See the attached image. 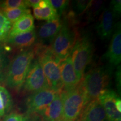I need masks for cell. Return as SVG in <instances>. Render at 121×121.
Returning <instances> with one entry per match:
<instances>
[{"instance_id":"1","label":"cell","mask_w":121,"mask_h":121,"mask_svg":"<svg viewBox=\"0 0 121 121\" xmlns=\"http://www.w3.org/2000/svg\"><path fill=\"white\" fill-rule=\"evenodd\" d=\"M35 58L34 46L16 54L9 63L3 83L9 88L19 90L25 82L29 67Z\"/></svg>"},{"instance_id":"2","label":"cell","mask_w":121,"mask_h":121,"mask_svg":"<svg viewBox=\"0 0 121 121\" xmlns=\"http://www.w3.org/2000/svg\"><path fill=\"white\" fill-rule=\"evenodd\" d=\"M35 57L43 69L48 88L56 91L63 90L60 69V61L54 55L49 46L37 43L34 45Z\"/></svg>"},{"instance_id":"3","label":"cell","mask_w":121,"mask_h":121,"mask_svg":"<svg viewBox=\"0 0 121 121\" xmlns=\"http://www.w3.org/2000/svg\"><path fill=\"white\" fill-rule=\"evenodd\" d=\"M110 76V69L104 66L93 68L84 75L81 82L89 102L108 89Z\"/></svg>"},{"instance_id":"4","label":"cell","mask_w":121,"mask_h":121,"mask_svg":"<svg viewBox=\"0 0 121 121\" xmlns=\"http://www.w3.org/2000/svg\"><path fill=\"white\" fill-rule=\"evenodd\" d=\"M63 98V121H75L89 102L80 81L75 88L62 90Z\"/></svg>"},{"instance_id":"5","label":"cell","mask_w":121,"mask_h":121,"mask_svg":"<svg viewBox=\"0 0 121 121\" xmlns=\"http://www.w3.org/2000/svg\"><path fill=\"white\" fill-rule=\"evenodd\" d=\"M93 45L87 36L78 38L69 56L78 78L82 80L86 68L93 55Z\"/></svg>"},{"instance_id":"6","label":"cell","mask_w":121,"mask_h":121,"mask_svg":"<svg viewBox=\"0 0 121 121\" xmlns=\"http://www.w3.org/2000/svg\"><path fill=\"white\" fill-rule=\"evenodd\" d=\"M77 39V34L72 25L63 20L62 26L49 47L54 55L60 61L69 56Z\"/></svg>"},{"instance_id":"7","label":"cell","mask_w":121,"mask_h":121,"mask_svg":"<svg viewBox=\"0 0 121 121\" xmlns=\"http://www.w3.org/2000/svg\"><path fill=\"white\" fill-rule=\"evenodd\" d=\"M22 87H24V90L33 92V93L48 88L43 69L39 61L35 57L30 65Z\"/></svg>"},{"instance_id":"8","label":"cell","mask_w":121,"mask_h":121,"mask_svg":"<svg viewBox=\"0 0 121 121\" xmlns=\"http://www.w3.org/2000/svg\"><path fill=\"white\" fill-rule=\"evenodd\" d=\"M60 92L47 88L31 94L26 101V113H38L53 100Z\"/></svg>"},{"instance_id":"9","label":"cell","mask_w":121,"mask_h":121,"mask_svg":"<svg viewBox=\"0 0 121 121\" xmlns=\"http://www.w3.org/2000/svg\"><path fill=\"white\" fill-rule=\"evenodd\" d=\"M63 24V20L60 19V16L43 23L36 31L37 43L45 46H50L61 29Z\"/></svg>"},{"instance_id":"10","label":"cell","mask_w":121,"mask_h":121,"mask_svg":"<svg viewBox=\"0 0 121 121\" xmlns=\"http://www.w3.org/2000/svg\"><path fill=\"white\" fill-rule=\"evenodd\" d=\"M104 57L110 65L117 66L121 60V22L116 24L108 51Z\"/></svg>"},{"instance_id":"11","label":"cell","mask_w":121,"mask_h":121,"mask_svg":"<svg viewBox=\"0 0 121 121\" xmlns=\"http://www.w3.org/2000/svg\"><path fill=\"white\" fill-rule=\"evenodd\" d=\"M60 76L63 85L62 90H69L75 88L80 84V80L76 73L70 56L60 63Z\"/></svg>"},{"instance_id":"12","label":"cell","mask_w":121,"mask_h":121,"mask_svg":"<svg viewBox=\"0 0 121 121\" xmlns=\"http://www.w3.org/2000/svg\"><path fill=\"white\" fill-rule=\"evenodd\" d=\"M61 91L57 94L46 108L37 113L43 121H63V98Z\"/></svg>"},{"instance_id":"13","label":"cell","mask_w":121,"mask_h":121,"mask_svg":"<svg viewBox=\"0 0 121 121\" xmlns=\"http://www.w3.org/2000/svg\"><path fill=\"white\" fill-rule=\"evenodd\" d=\"M118 96L114 90L107 89L98 97V99L105 110L108 121H114L121 118V113L116 108L115 102Z\"/></svg>"},{"instance_id":"14","label":"cell","mask_w":121,"mask_h":121,"mask_svg":"<svg viewBox=\"0 0 121 121\" xmlns=\"http://www.w3.org/2000/svg\"><path fill=\"white\" fill-rule=\"evenodd\" d=\"M116 15L109 7L104 9L102 11L100 21L96 27V31L100 38L103 40L108 39L112 35L116 26Z\"/></svg>"},{"instance_id":"15","label":"cell","mask_w":121,"mask_h":121,"mask_svg":"<svg viewBox=\"0 0 121 121\" xmlns=\"http://www.w3.org/2000/svg\"><path fill=\"white\" fill-rule=\"evenodd\" d=\"M77 121H105V110L98 99L93 100L85 107Z\"/></svg>"},{"instance_id":"16","label":"cell","mask_w":121,"mask_h":121,"mask_svg":"<svg viewBox=\"0 0 121 121\" xmlns=\"http://www.w3.org/2000/svg\"><path fill=\"white\" fill-rule=\"evenodd\" d=\"M4 42L19 49H25L32 47L37 43L36 30L34 29L27 33L9 36Z\"/></svg>"},{"instance_id":"17","label":"cell","mask_w":121,"mask_h":121,"mask_svg":"<svg viewBox=\"0 0 121 121\" xmlns=\"http://www.w3.org/2000/svg\"><path fill=\"white\" fill-rule=\"evenodd\" d=\"M34 29V17L31 13H29L24 15L12 24L9 36L27 33Z\"/></svg>"},{"instance_id":"18","label":"cell","mask_w":121,"mask_h":121,"mask_svg":"<svg viewBox=\"0 0 121 121\" xmlns=\"http://www.w3.org/2000/svg\"><path fill=\"white\" fill-rule=\"evenodd\" d=\"M1 11L11 23L13 24L24 15L31 13L29 9L27 7H20L13 9H4Z\"/></svg>"},{"instance_id":"19","label":"cell","mask_w":121,"mask_h":121,"mask_svg":"<svg viewBox=\"0 0 121 121\" xmlns=\"http://www.w3.org/2000/svg\"><path fill=\"white\" fill-rule=\"evenodd\" d=\"M33 13L35 18L39 20L49 21L60 16L51 5L43 9L34 8Z\"/></svg>"},{"instance_id":"20","label":"cell","mask_w":121,"mask_h":121,"mask_svg":"<svg viewBox=\"0 0 121 121\" xmlns=\"http://www.w3.org/2000/svg\"><path fill=\"white\" fill-rule=\"evenodd\" d=\"M103 2L102 1H91L87 9V17L88 20L93 21L100 13L103 11Z\"/></svg>"},{"instance_id":"21","label":"cell","mask_w":121,"mask_h":121,"mask_svg":"<svg viewBox=\"0 0 121 121\" xmlns=\"http://www.w3.org/2000/svg\"><path fill=\"white\" fill-rule=\"evenodd\" d=\"M12 24L0 10V43L4 42L9 37Z\"/></svg>"},{"instance_id":"22","label":"cell","mask_w":121,"mask_h":121,"mask_svg":"<svg viewBox=\"0 0 121 121\" xmlns=\"http://www.w3.org/2000/svg\"><path fill=\"white\" fill-rule=\"evenodd\" d=\"M10 60L4 46L0 43V82H3L4 74Z\"/></svg>"},{"instance_id":"23","label":"cell","mask_w":121,"mask_h":121,"mask_svg":"<svg viewBox=\"0 0 121 121\" xmlns=\"http://www.w3.org/2000/svg\"><path fill=\"white\" fill-rule=\"evenodd\" d=\"M48 2L60 16L67 9L69 3L68 0H48Z\"/></svg>"},{"instance_id":"24","label":"cell","mask_w":121,"mask_h":121,"mask_svg":"<svg viewBox=\"0 0 121 121\" xmlns=\"http://www.w3.org/2000/svg\"><path fill=\"white\" fill-rule=\"evenodd\" d=\"M0 93L4 103L5 113L9 112L13 107V99L8 90L3 86L0 85Z\"/></svg>"},{"instance_id":"25","label":"cell","mask_w":121,"mask_h":121,"mask_svg":"<svg viewBox=\"0 0 121 121\" xmlns=\"http://www.w3.org/2000/svg\"><path fill=\"white\" fill-rule=\"evenodd\" d=\"M20 7H27L24 0H6L0 2L1 10L13 9ZM28 8V7H27Z\"/></svg>"},{"instance_id":"26","label":"cell","mask_w":121,"mask_h":121,"mask_svg":"<svg viewBox=\"0 0 121 121\" xmlns=\"http://www.w3.org/2000/svg\"><path fill=\"white\" fill-rule=\"evenodd\" d=\"M90 0H86V1H75L73 2V7L78 14H81L84 12L86 11L87 9L88 8L89 4L91 2Z\"/></svg>"},{"instance_id":"27","label":"cell","mask_w":121,"mask_h":121,"mask_svg":"<svg viewBox=\"0 0 121 121\" xmlns=\"http://www.w3.org/2000/svg\"><path fill=\"white\" fill-rule=\"evenodd\" d=\"M109 8L111 9L116 16H118L121 13V0H113L110 2Z\"/></svg>"},{"instance_id":"28","label":"cell","mask_w":121,"mask_h":121,"mask_svg":"<svg viewBox=\"0 0 121 121\" xmlns=\"http://www.w3.org/2000/svg\"><path fill=\"white\" fill-rule=\"evenodd\" d=\"M23 116L17 113H11L6 116L2 121H22Z\"/></svg>"},{"instance_id":"29","label":"cell","mask_w":121,"mask_h":121,"mask_svg":"<svg viewBox=\"0 0 121 121\" xmlns=\"http://www.w3.org/2000/svg\"><path fill=\"white\" fill-rule=\"evenodd\" d=\"M22 121H43L41 117L36 113L27 114L23 116Z\"/></svg>"},{"instance_id":"30","label":"cell","mask_w":121,"mask_h":121,"mask_svg":"<svg viewBox=\"0 0 121 121\" xmlns=\"http://www.w3.org/2000/svg\"><path fill=\"white\" fill-rule=\"evenodd\" d=\"M40 0H25V2L26 6L28 7H31L33 8H37Z\"/></svg>"},{"instance_id":"31","label":"cell","mask_w":121,"mask_h":121,"mask_svg":"<svg viewBox=\"0 0 121 121\" xmlns=\"http://www.w3.org/2000/svg\"><path fill=\"white\" fill-rule=\"evenodd\" d=\"M116 85L118 90L121 91V69L120 66L118 68L117 71L116 72Z\"/></svg>"},{"instance_id":"32","label":"cell","mask_w":121,"mask_h":121,"mask_svg":"<svg viewBox=\"0 0 121 121\" xmlns=\"http://www.w3.org/2000/svg\"><path fill=\"white\" fill-rule=\"evenodd\" d=\"M4 114H5V111H4V103H3L1 93H0V117L4 116Z\"/></svg>"},{"instance_id":"33","label":"cell","mask_w":121,"mask_h":121,"mask_svg":"<svg viewBox=\"0 0 121 121\" xmlns=\"http://www.w3.org/2000/svg\"><path fill=\"white\" fill-rule=\"evenodd\" d=\"M115 106H116V109L118 112H121V100L120 98L118 97L115 102Z\"/></svg>"},{"instance_id":"34","label":"cell","mask_w":121,"mask_h":121,"mask_svg":"<svg viewBox=\"0 0 121 121\" xmlns=\"http://www.w3.org/2000/svg\"><path fill=\"white\" fill-rule=\"evenodd\" d=\"M114 121H121V119H117V120H115Z\"/></svg>"},{"instance_id":"35","label":"cell","mask_w":121,"mask_h":121,"mask_svg":"<svg viewBox=\"0 0 121 121\" xmlns=\"http://www.w3.org/2000/svg\"></svg>"}]
</instances>
